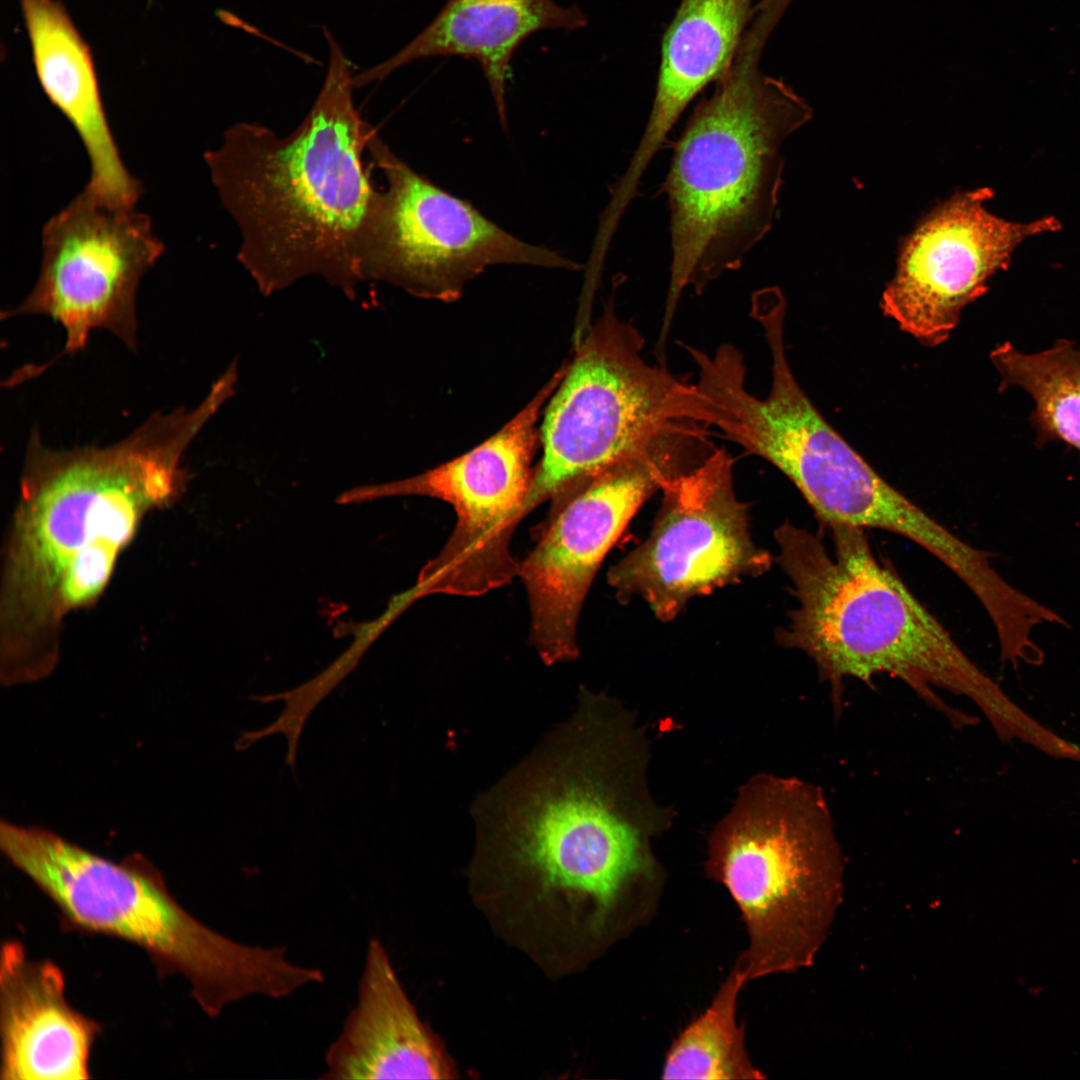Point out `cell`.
Returning a JSON list of instances; mask_svg holds the SVG:
<instances>
[{
  "label": "cell",
  "instance_id": "cell-1",
  "mask_svg": "<svg viewBox=\"0 0 1080 1080\" xmlns=\"http://www.w3.org/2000/svg\"><path fill=\"white\" fill-rule=\"evenodd\" d=\"M650 747L615 698L582 688L574 711L472 806L470 878L481 898L543 933L599 930L654 868L673 822L647 782Z\"/></svg>",
  "mask_w": 1080,
  "mask_h": 1080
},
{
  "label": "cell",
  "instance_id": "cell-2",
  "mask_svg": "<svg viewBox=\"0 0 1080 1080\" xmlns=\"http://www.w3.org/2000/svg\"><path fill=\"white\" fill-rule=\"evenodd\" d=\"M213 414L205 402L157 412L108 446L53 449L31 433L4 551L5 679L53 668L66 616L100 597L144 518L182 495L184 453Z\"/></svg>",
  "mask_w": 1080,
  "mask_h": 1080
},
{
  "label": "cell",
  "instance_id": "cell-3",
  "mask_svg": "<svg viewBox=\"0 0 1080 1080\" xmlns=\"http://www.w3.org/2000/svg\"><path fill=\"white\" fill-rule=\"evenodd\" d=\"M323 84L290 134L239 122L204 154L211 181L237 224V258L269 296L320 276L350 299L362 282L359 253L378 192L363 163L370 125L357 110L354 73L332 33Z\"/></svg>",
  "mask_w": 1080,
  "mask_h": 1080
},
{
  "label": "cell",
  "instance_id": "cell-4",
  "mask_svg": "<svg viewBox=\"0 0 1080 1080\" xmlns=\"http://www.w3.org/2000/svg\"><path fill=\"white\" fill-rule=\"evenodd\" d=\"M790 0H760L736 53L691 113L663 183L670 217V277L656 344L666 347L684 291L700 294L738 269L771 230L785 140L813 110L761 61Z\"/></svg>",
  "mask_w": 1080,
  "mask_h": 1080
},
{
  "label": "cell",
  "instance_id": "cell-5",
  "mask_svg": "<svg viewBox=\"0 0 1080 1080\" xmlns=\"http://www.w3.org/2000/svg\"><path fill=\"white\" fill-rule=\"evenodd\" d=\"M823 538L788 521L775 529V558L792 584L796 607L777 632L785 648L814 663L830 689L834 713L844 681L889 675L904 682L954 728L978 718L954 709L936 689L971 699L982 710L1001 688L958 646L939 620L873 553L866 530L832 525Z\"/></svg>",
  "mask_w": 1080,
  "mask_h": 1080
},
{
  "label": "cell",
  "instance_id": "cell-6",
  "mask_svg": "<svg viewBox=\"0 0 1080 1080\" xmlns=\"http://www.w3.org/2000/svg\"><path fill=\"white\" fill-rule=\"evenodd\" d=\"M0 845L66 922L142 947L162 970L188 980L211 1018L246 997L287 998L321 979L318 968L292 963L286 947L241 943L204 925L144 863H116L46 830L10 823L1 824Z\"/></svg>",
  "mask_w": 1080,
  "mask_h": 1080
},
{
  "label": "cell",
  "instance_id": "cell-7",
  "mask_svg": "<svg viewBox=\"0 0 1080 1080\" xmlns=\"http://www.w3.org/2000/svg\"><path fill=\"white\" fill-rule=\"evenodd\" d=\"M706 871L741 911L747 981L811 965L841 904L845 862L823 789L756 774L708 838Z\"/></svg>",
  "mask_w": 1080,
  "mask_h": 1080
},
{
  "label": "cell",
  "instance_id": "cell-8",
  "mask_svg": "<svg viewBox=\"0 0 1080 1080\" xmlns=\"http://www.w3.org/2000/svg\"><path fill=\"white\" fill-rule=\"evenodd\" d=\"M643 347L638 329L616 314L613 295L574 342V357L546 406L528 512L672 430L709 427L697 385L648 363Z\"/></svg>",
  "mask_w": 1080,
  "mask_h": 1080
},
{
  "label": "cell",
  "instance_id": "cell-9",
  "mask_svg": "<svg viewBox=\"0 0 1080 1080\" xmlns=\"http://www.w3.org/2000/svg\"><path fill=\"white\" fill-rule=\"evenodd\" d=\"M708 454L704 433L681 427L551 498L542 534L518 570L530 608V643L545 664L578 656L577 625L586 595L638 509Z\"/></svg>",
  "mask_w": 1080,
  "mask_h": 1080
},
{
  "label": "cell",
  "instance_id": "cell-10",
  "mask_svg": "<svg viewBox=\"0 0 1080 1080\" xmlns=\"http://www.w3.org/2000/svg\"><path fill=\"white\" fill-rule=\"evenodd\" d=\"M366 149L386 185L362 238V281L396 286L422 299L454 302L495 265L578 270L547 247L525 242L416 172L370 126Z\"/></svg>",
  "mask_w": 1080,
  "mask_h": 1080
},
{
  "label": "cell",
  "instance_id": "cell-11",
  "mask_svg": "<svg viewBox=\"0 0 1080 1080\" xmlns=\"http://www.w3.org/2000/svg\"><path fill=\"white\" fill-rule=\"evenodd\" d=\"M661 492L648 537L607 574L619 601L639 597L668 622L693 597L770 569L773 558L752 539L748 505L736 495L725 449L715 448Z\"/></svg>",
  "mask_w": 1080,
  "mask_h": 1080
},
{
  "label": "cell",
  "instance_id": "cell-12",
  "mask_svg": "<svg viewBox=\"0 0 1080 1080\" xmlns=\"http://www.w3.org/2000/svg\"><path fill=\"white\" fill-rule=\"evenodd\" d=\"M164 250L148 215L108 205L83 189L44 225L37 281L2 318L49 317L65 331L66 354L81 351L95 329L135 351L138 286Z\"/></svg>",
  "mask_w": 1080,
  "mask_h": 1080
},
{
  "label": "cell",
  "instance_id": "cell-13",
  "mask_svg": "<svg viewBox=\"0 0 1080 1080\" xmlns=\"http://www.w3.org/2000/svg\"><path fill=\"white\" fill-rule=\"evenodd\" d=\"M537 444L532 425L514 418L460 457L407 479L374 485L376 497L428 496L447 502L456 514L447 542L422 570L415 596H479L518 575L510 542L528 513Z\"/></svg>",
  "mask_w": 1080,
  "mask_h": 1080
},
{
  "label": "cell",
  "instance_id": "cell-14",
  "mask_svg": "<svg viewBox=\"0 0 1080 1080\" xmlns=\"http://www.w3.org/2000/svg\"><path fill=\"white\" fill-rule=\"evenodd\" d=\"M993 196L990 187L954 193L900 243L880 307L922 345L949 338L963 308L987 292L994 274L1009 268L1024 240L1061 228L1052 215L1027 222L999 217L985 206Z\"/></svg>",
  "mask_w": 1080,
  "mask_h": 1080
},
{
  "label": "cell",
  "instance_id": "cell-15",
  "mask_svg": "<svg viewBox=\"0 0 1080 1080\" xmlns=\"http://www.w3.org/2000/svg\"><path fill=\"white\" fill-rule=\"evenodd\" d=\"M65 977L49 960L28 958L19 941L2 946L0 1030L2 1080L90 1078L99 1025L65 999Z\"/></svg>",
  "mask_w": 1080,
  "mask_h": 1080
},
{
  "label": "cell",
  "instance_id": "cell-16",
  "mask_svg": "<svg viewBox=\"0 0 1080 1080\" xmlns=\"http://www.w3.org/2000/svg\"><path fill=\"white\" fill-rule=\"evenodd\" d=\"M453 1069L421 1021L378 938L367 945L357 1000L325 1053L322 1079H445Z\"/></svg>",
  "mask_w": 1080,
  "mask_h": 1080
},
{
  "label": "cell",
  "instance_id": "cell-17",
  "mask_svg": "<svg viewBox=\"0 0 1080 1080\" xmlns=\"http://www.w3.org/2000/svg\"><path fill=\"white\" fill-rule=\"evenodd\" d=\"M19 2L39 83L86 151L90 177L84 189L108 205L135 208L143 188L120 155L89 46L60 2Z\"/></svg>",
  "mask_w": 1080,
  "mask_h": 1080
},
{
  "label": "cell",
  "instance_id": "cell-18",
  "mask_svg": "<svg viewBox=\"0 0 1080 1080\" xmlns=\"http://www.w3.org/2000/svg\"><path fill=\"white\" fill-rule=\"evenodd\" d=\"M588 20L577 4L555 0H446L432 21L384 61L354 74L356 88L379 82L406 65L437 56L470 58L487 81L501 126L507 130L506 84L518 47L543 30L566 32Z\"/></svg>",
  "mask_w": 1080,
  "mask_h": 1080
},
{
  "label": "cell",
  "instance_id": "cell-19",
  "mask_svg": "<svg viewBox=\"0 0 1080 1080\" xmlns=\"http://www.w3.org/2000/svg\"><path fill=\"white\" fill-rule=\"evenodd\" d=\"M754 0H681L665 30L655 94L642 137L625 171L641 181L691 104L730 65Z\"/></svg>",
  "mask_w": 1080,
  "mask_h": 1080
},
{
  "label": "cell",
  "instance_id": "cell-20",
  "mask_svg": "<svg viewBox=\"0 0 1080 1080\" xmlns=\"http://www.w3.org/2000/svg\"><path fill=\"white\" fill-rule=\"evenodd\" d=\"M990 358L1000 375L999 390L1016 386L1034 401L1029 421L1035 445L1057 441L1080 454V346L1061 338L1039 352H1022L1010 341Z\"/></svg>",
  "mask_w": 1080,
  "mask_h": 1080
},
{
  "label": "cell",
  "instance_id": "cell-21",
  "mask_svg": "<svg viewBox=\"0 0 1080 1080\" xmlns=\"http://www.w3.org/2000/svg\"><path fill=\"white\" fill-rule=\"evenodd\" d=\"M747 982L734 967L707 1009L673 1041L662 1069L664 1079H762L737 1023V1000Z\"/></svg>",
  "mask_w": 1080,
  "mask_h": 1080
},
{
  "label": "cell",
  "instance_id": "cell-22",
  "mask_svg": "<svg viewBox=\"0 0 1080 1080\" xmlns=\"http://www.w3.org/2000/svg\"><path fill=\"white\" fill-rule=\"evenodd\" d=\"M1016 738L1035 746L1054 758L1080 761V747L1078 745L1055 735L1025 712L1016 723Z\"/></svg>",
  "mask_w": 1080,
  "mask_h": 1080
},
{
  "label": "cell",
  "instance_id": "cell-23",
  "mask_svg": "<svg viewBox=\"0 0 1080 1080\" xmlns=\"http://www.w3.org/2000/svg\"><path fill=\"white\" fill-rule=\"evenodd\" d=\"M1002 692H1003V691H1002ZM1002 692H1001V693H1002ZM1001 693H1000V694H1001ZM1000 694H999V695H1000ZM999 695H998V696H999ZM998 696H997V697H998ZM997 697H996V698H997ZM996 698H995V699H996ZM995 699H994V700H995ZM994 700H993V701H994ZM993 701H992V702H993ZM990 704H991V703H990ZM990 704H989V705H990ZM989 705H988V706H989ZM988 706H987V707H988ZM985 709H986V708H985ZM985 709H984V710H985ZM984 710H983V711H984Z\"/></svg>",
  "mask_w": 1080,
  "mask_h": 1080
}]
</instances>
